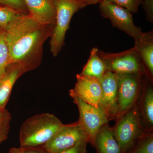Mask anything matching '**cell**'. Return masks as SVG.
Masks as SVG:
<instances>
[{
  "label": "cell",
  "instance_id": "cell-1",
  "mask_svg": "<svg viewBox=\"0 0 153 153\" xmlns=\"http://www.w3.org/2000/svg\"><path fill=\"white\" fill-rule=\"evenodd\" d=\"M55 26L26 13L4 29L10 64L22 65L27 72L37 68L42 62L44 42L51 38Z\"/></svg>",
  "mask_w": 153,
  "mask_h": 153
},
{
  "label": "cell",
  "instance_id": "cell-2",
  "mask_svg": "<svg viewBox=\"0 0 153 153\" xmlns=\"http://www.w3.org/2000/svg\"><path fill=\"white\" fill-rule=\"evenodd\" d=\"M64 125L52 114L47 113L31 117L22 123L20 128V147L44 146Z\"/></svg>",
  "mask_w": 153,
  "mask_h": 153
},
{
  "label": "cell",
  "instance_id": "cell-3",
  "mask_svg": "<svg viewBox=\"0 0 153 153\" xmlns=\"http://www.w3.org/2000/svg\"><path fill=\"white\" fill-rule=\"evenodd\" d=\"M113 133L123 152L127 153L147 132L141 120L137 101L126 111L118 117Z\"/></svg>",
  "mask_w": 153,
  "mask_h": 153
},
{
  "label": "cell",
  "instance_id": "cell-4",
  "mask_svg": "<svg viewBox=\"0 0 153 153\" xmlns=\"http://www.w3.org/2000/svg\"><path fill=\"white\" fill-rule=\"evenodd\" d=\"M56 10L55 27L50 41V52L56 57L65 44L66 32L71 18L82 8V3L77 0H53Z\"/></svg>",
  "mask_w": 153,
  "mask_h": 153
},
{
  "label": "cell",
  "instance_id": "cell-5",
  "mask_svg": "<svg viewBox=\"0 0 153 153\" xmlns=\"http://www.w3.org/2000/svg\"><path fill=\"white\" fill-rule=\"evenodd\" d=\"M98 54L104 60L107 71L117 74L146 75L144 66L136 49L134 47L119 53H106L98 49Z\"/></svg>",
  "mask_w": 153,
  "mask_h": 153
},
{
  "label": "cell",
  "instance_id": "cell-6",
  "mask_svg": "<svg viewBox=\"0 0 153 153\" xmlns=\"http://www.w3.org/2000/svg\"><path fill=\"white\" fill-rule=\"evenodd\" d=\"M118 75L117 113L116 119L130 108L138 101L146 76L139 74Z\"/></svg>",
  "mask_w": 153,
  "mask_h": 153
},
{
  "label": "cell",
  "instance_id": "cell-7",
  "mask_svg": "<svg viewBox=\"0 0 153 153\" xmlns=\"http://www.w3.org/2000/svg\"><path fill=\"white\" fill-rule=\"evenodd\" d=\"M99 3L102 16L109 19L114 27L133 38L135 42L142 37L144 33L140 28L135 25L131 12L105 0H102Z\"/></svg>",
  "mask_w": 153,
  "mask_h": 153
},
{
  "label": "cell",
  "instance_id": "cell-8",
  "mask_svg": "<svg viewBox=\"0 0 153 153\" xmlns=\"http://www.w3.org/2000/svg\"><path fill=\"white\" fill-rule=\"evenodd\" d=\"M89 143L87 134L78 121L65 124L43 147L49 153H58L83 142Z\"/></svg>",
  "mask_w": 153,
  "mask_h": 153
},
{
  "label": "cell",
  "instance_id": "cell-9",
  "mask_svg": "<svg viewBox=\"0 0 153 153\" xmlns=\"http://www.w3.org/2000/svg\"><path fill=\"white\" fill-rule=\"evenodd\" d=\"M69 93L79 110L77 121L87 134L89 143L93 146L96 134L102 127L108 124V118L99 108L88 104L73 94Z\"/></svg>",
  "mask_w": 153,
  "mask_h": 153
},
{
  "label": "cell",
  "instance_id": "cell-10",
  "mask_svg": "<svg viewBox=\"0 0 153 153\" xmlns=\"http://www.w3.org/2000/svg\"><path fill=\"white\" fill-rule=\"evenodd\" d=\"M98 80L102 87L98 108L106 114L108 120H115L117 113L118 74L107 71Z\"/></svg>",
  "mask_w": 153,
  "mask_h": 153
},
{
  "label": "cell",
  "instance_id": "cell-11",
  "mask_svg": "<svg viewBox=\"0 0 153 153\" xmlns=\"http://www.w3.org/2000/svg\"><path fill=\"white\" fill-rule=\"evenodd\" d=\"M76 81L74 88L69 91L83 101L98 108L102 94V87L98 79L80 74L76 75Z\"/></svg>",
  "mask_w": 153,
  "mask_h": 153
},
{
  "label": "cell",
  "instance_id": "cell-12",
  "mask_svg": "<svg viewBox=\"0 0 153 153\" xmlns=\"http://www.w3.org/2000/svg\"><path fill=\"white\" fill-rule=\"evenodd\" d=\"M153 82L146 76L142 90L137 101L141 120L147 132L153 130Z\"/></svg>",
  "mask_w": 153,
  "mask_h": 153
},
{
  "label": "cell",
  "instance_id": "cell-13",
  "mask_svg": "<svg viewBox=\"0 0 153 153\" xmlns=\"http://www.w3.org/2000/svg\"><path fill=\"white\" fill-rule=\"evenodd\" d=\"M26 72L25 68L19 64H10L8 66L0 78V108H5L15 83Z\"/></svg>",
  "mask_w": 153,
  "mask_h": 153
},
{
  "label": "cell",
  "instance_id": "cell-14",
  "mask_svg": "<svg viewBox=\"0 0 153 153\" xmlns=\"http://www.w3.org/2000/svg\"><path fill=\"white\" fill-rule=\"evenodd\" d=\"M29 13L42 23L55 25L56 10L53 0H23Z\"/></svg>",
  "mask_w": 153,
  "mask_h": 153
},
{
  "label": "cell",
  "instance_id": "cell-15",
  "mask_svg": "<svg viewBox=\"0 0 153 153\" xmlns=\"http://www.w3.org/2000/svg\"><path fill=\"white\" fill-rule=\"evenodd\" d=\"M134 47L139 54L146 70L147 77L153 82V31L144 33L140 39L135 42Z\"/></svg>",
  "mask_w": 153,
  "mask_h": 153
},
{
  "label": "cell",
  "instance_id": "cell-16",
  "mask_svg": "<svg viewBox=\"0 0 153 153\" xmlns=\"http://www.w3.org/2000/svg\"><path fill=\"white\" fill-rule=\"evenodd\" d=\"M93 147L96 149L97 153H123L115 138L112 127L108 124L97 132Z\"/></svg>",
  "mask_w": 153,
  "mask_h": 153
},
{
  "label": "cell",
  "instance_id": "cell-17",
  "mask_svg": "<svg viewBox=\"0 0 153 153\" xmlns=\"http://www.w3.org/2000/svg\"><path fill=\"white\" fill-rule=\"evenodd\" d=\"M107 71L106 63L99 55L98 49L95 47L91 51L87 63L79 74L99 79Z\"/></svg>",
  "mask_w": 153,
  "mask_h": 153
},
{
  "label": "cell",
  "instance_id": "cell-18",
  "mask_svg": "<svg viewBox=\"0 0 153 153\" xmlns=\"http://www.w3.org/2000/svg\"><path fill=\"white\" fill-rule=\"evenodd\" d=\"M26 13L9 7L0 6V27L6 29L14 21Z\"/></svg>",
  "mask_w": 153,
  "mask_h": 153
},
{
  "label": "cell",
  "instance_id": "cell-19",
  "mask_svg": "<svg viewBox=\"0 0 153 153\" xmlns=\"http://www.w3.org/2000/svg\"><path fill=\"white\" fill-rule=\"evenodd\" d=\"M127 153H153V132L146 133Z\"/></svg>",
  "mask_w": 153,
  "mask_h": 153
},
{
  "label": "cell",
  "instance_id": "cell-20",
  "mask_svg": "<svg viewBox=\"0 0 153 153\" xmlns=\"http://www.w3.org/2000/svg\"><path fill=\"white\" fill-rule=\"evenodd\" d=\"M8 49L5 38L4 30H0V78L5 74L10 65Z\"/></svg>",
  "mask_w": 153,
  "mask_h": 153
},
{
  "label": "cell",
  "instance_id": "cell-21",
  "mask_svg": "<svg viewBox=\"0 0 153 153\" xmlns=\"http://www.w3.org/2000/svg\"><path fill=\"white\" fill-rule=\"evenodd\" d=\"M12 115L5 108H0V144L7 139Z\"/></svg>",
  "mask_w": 153,
  "mask_h": 153
},
{
  "label": "cell",
  "instance_id": "cell-22",
  "mask_svg": "<svg viewBox=\"0 0 153 153\" xmlns=\"http://www.w3.org/2000/svg\"><path fill=\"white\" fill-rule=\"evenodd\" d=\"M115 4L127 9L132 13H136L138 11L139 6L142 0H105Z\"/></svg>",
  "mask_w": 153,
  "mask_h": 153
},
{
  "label": "cell",
  "instance_id": "cell-23",
  "mask_svg": "<svg viewBox=\"0 0 153 153\" xmlns=\"http://www.w3.org/2000/svg\"><path fill=\"white\" fill-rule=\"evenodd\" d=\"M0 4L4 6L25 13L28 10L23 0H0Z\"/></svg>",
  "mask_w": 153,
  "mask_h": 153
},
{
  "label": "cell",
  "instance_id": "cell-24",
  "mask_svg": "<svg viewBox=\"0 0 153 153\" xmlns=\"http://www.w3.org/2000/svg\"><path fill=\"white\" fill-rule=\"evenodd\" d=\"M88 143L86 141L80 143L73 147L58 153H87Z\"/></svg>",
  "mask_w": 153,
  "mask_h": 153
},
{
  "label": "cell",
  "instance_id": "cell-25",
  "mask_svg": "<svg viewBox=\"0 0 153 153\" xmlns=\"http://www.w3.org/2000/svg\"><path fill=\"white\" fill-rule=\"evenodd\" d=\"M143 7L149 22H153V0H144Z\"/></svg>",
  "mask_w": 153,
  "mask_h": 153
},
{
  "label": "cell",
  "instance_id": "cell-26",
  "mask_svg": "<svg viewBox=\"0 0 153 153\" xmlns=\"http://www.w3.org/2000/svg\"><path fill=\"white\" fill-rule=\"evenodd\" d=\"M23 153H49L43 147V146L36 147L24 148Z\"/></svg>",
  "mask_w": 153,
  "mask_h": 153
},
{
  "label": "cell",
  "instance_id": "cell-27",
  "mask_svg": "<svg viewBox=\"0 0 153 153\" xmlns=\"http://www.w3.org/2000/svg\"><path fill=\"white\" fill-rule=\"evenodd\" d=\"M102 0H83L82 2V5L83 8L85 6L93 4H97L100 2Z\"/></svg>",
  "mask_w": 153,
  "mask_h": 153
},
{
  "label": "cell",
  "instance_id": "cell-28",
  "mask_svg": "<svg viewBox=\"0 0 153 153\" xmlns=\"http://www.w3.org/2000/svg\"><path fill=\"white\" fill-rule=\"evenodd\" d=\"M24 148H11L9 150V153H23L24 152Z\"/></svg>",
  "mask_w": 153,
  "mask_h": 153
},
{
  "label": "cell",
  "instance_id": "cell-29",
  "mask_svg": "<svg viewBox=\"0 0 153 153\" xmlns=\"http://www.w3.org/2000/svg\"><path fill=\"white\" fill-rule=\"evenodd\" d=\"M77 1H79L80 2L82 3V2H83V0H77Z\"/></svg>",
  "mask_w": 153,
  "mask_h": 153
},
{
  "label": "cell",
  "instance_id": "cell-30",
  "mask_svg": "<svg viewBox=\"0 0 153 153\" xmlns=\"http://www.w3.org/2000/svg\"><path fill=\"white\" fill-rule=\"evenodd\" d=\"M1 28L0 27V30H1Z\"/></svg>",
  "mask_w": 153,
  "mask_h": 153
}]
</instances>
